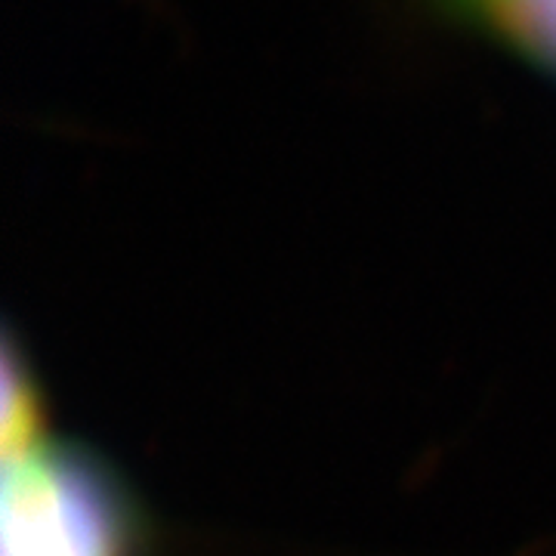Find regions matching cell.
<instances>
[{
	"label": "cell",
	"instance_id": "2",
	"mask_svg": "<svg viewBox=\"0 0 556 556\" xmlns=\"http://www.w3.org/2000/svg\"><path fill=\"white\" fill-rule=\"evenodd\" d=\"M452 28L489 40L544 78L556 80V0H420Z\"/></svg>",
	"mask_w": 556,
	"mask_h": 556
},
{
	"label": "cell",
	"instance_id": "3",
	"mask_svg": "<svg viewBox=\"0 0 556 556\" xmlns=\"http://www.w3.org/2000/svg\"><path fill=\"white\" fill-rule=\"evenodd\" d=\"M43 445L40 399L13 346L3 358V457L25 455Z\"/></svg>",
	"mask_w": 556,
	"mask_h": 556
},
{
	"label": "cell",
	"instance_id": "1",
	"mask_svg": "<svg viewBox=\"0 0 556 556\" xmlns=\"http://www.w3.org/2000/svg\"><path fill=\"white\" fill-rule=\"evenodd\" d=\"M134 522L121 489L90 457L47 442L7 457L3 556H130Z\"/></svg>",
	"mask_w": 556,
	"mask_h": 556
}]
</instances>
